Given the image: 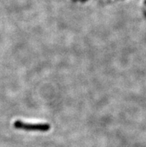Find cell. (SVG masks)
Segmentation results:
<instances>
[{
	"instance_id": "cell-1",
	"label": "cell",
	"mask_w": 146,
	"mask_h": 147,
	"mask_svg": "<svg viewBox=\"0 0 146 147\" xmlns=\"http://www.w3.org/2000/svg\"><path fill=\"white\" fill-rule=\"evenodd\" d=\"M13 126L17 129L32 131H42V132H46L51 129V125L48 123H24L20 120L15 121L13 123Z\"/></svg>"
}]
</instances>
